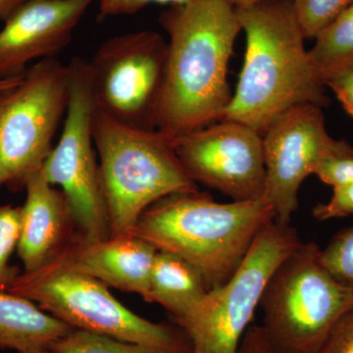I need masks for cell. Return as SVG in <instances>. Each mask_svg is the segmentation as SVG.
<instances>
[{
    "instance_id": "cell-1",
    "label": "cell",
    "mask_w": 353,
    "mask_h": 353,
    "mask_svg": "<svg viewBox=\"0 0 353 353\" xmlns=\"http://www.w3.org/2000/svg\"><path fill=\"white\" fill-rule=\"evenodd\" d=\"M168 34L157 130L172 139L222 119L232 99L228 66L241 31L228 0H188L159 16Z\"/></svg>"
},
{
    "instance_id": "cell-2",
    "label": "cell",
    "mask_w": 353,
    "mask_h": 353,
    "mask_svg": "<svg viewBox=\"0 0 353 353\" xmlns=\"http://www.w3.org/2000/svg\"><path fill=\"white\" fill-rule=\"evenodd\" d=\"M245 32V61L236 92L222 119L243 123L263 134L279 116L297 106L327 105L292 0H265L238 7Z\"/></svg>"
},
{
    "instance_id": "cell-3",
    "label": "cell",
    "mask_w": 353,
    "mask_h": 353,
    "mask_svg": "<svg viewBox=\"0 0 353 353\" xmlns=\"http://www.w3.org/2000/svg\"><path fill=\"white\" fill-rule=\"evenodd\" d=\"M276 219L265 197L221 203L197 190L159 199L129 234L194 265L210 290L231 279L262 230Z\"/></svg>"
},
{
    "instance_id": "cell-4",
    "label": "cell",
    "mask_w": 353,
    "mask_h": 353,
    "mask_svg": "<svg viewBox=\"0 0 353 353\" xmlns=\"http://www.w3.org/2000/svg\"><path fill=\"white\" fill-rule=\"evenodd\" d=\"M92 134L111 236L129 234L159 199L199 190L176 157L173 139L157 130L127 126L95 109Z\"/></svg>"
},
{
    "instance_id": "cell-5",
    "label": "cell",
    "mask_w": 353,
    "mask_h": 353,
    "mask_svg": "<svg viewBox=\"0 0 353 353\" xmlns=\"http://www.w3.org/2000/svg\"><path fill=\"white\" fill-rule=\"evenodd\" d=\"M315 243L301 241L265 287L261 325L279 353H316L334 325L353 308V292L322 261Z\"/></svg>"
},
{
    "instance_id": "cell-6",
    "label": "cell",
    "mask_w": 353,
    "mask_h": 353,
    "mask_svg": "<svg viewBox=\"0 0 353 353\" xmlns=\"http://www.w3.org/2000/svg\"><path fill=\"white\" fill-rule=\"evenodd\" d=\"M8 292L73 329L137 343L154 353H192L189 336L181 327L141 317L121 303L108 285L54 262L23 271Z\"/></svg>"
},
{
    "instance_id": "cell-7",
    "label": "cell",
    "mask_w": 353,
    "mask_h": 353,
    "mask_svg": "<svg viewBox=\"0 0 353 353\" xmlns=\"http://www.w3.org/2000/svg\"><path fill=\"white\" fill-rule=\"evenodd\" d=\"M69 92L68 64L48 58L0 92V189L25 190L28 179L43 166L66 115Z\"/></svg>"
},
{
    "instance_id": "cell-8",
    "label": "cell",
    "mask_w": 353,
    "mask_h": 353,
    "mask_svg": "<svg viewBox=\"0 0 353 353\" xmlns=\"http://www.w3.org/2000/svg\"><path fill=\"white\" fill-rule=\"evenodd\" d=\"M301 243L290 223L274 220L262 230L231 279L208 290L187 317L176 322L189 336L192 353L238 352L272 274Z\"/></svg>"
},
{
    "instance_id": "cell-9",
    "label": "cell",
    "mask_w": 353,
    "mask_h": 353,
    "mask_svg": "<svg viewBox=\"0 0 353 353\" xmlns=\"http://www.w3.org/2000/svg\"><path fill=\"white\" fill-rule=\"evenodd\" d=\"M68 67L69 102L63 130L44 162L43 174L66 197L77 236L104 240L111 236L110 225L92 134L95 106L88 60L74 57Z\"/></svg>"
},
{
    "instance_id": "cell-10",
    "label": "cell",
    "mask_w": 353,
    "mask_h": 353,
    "mask_svg": "<svg viewBox=\"0 0 353 353\" xmlns=\"http://www.w3.org/2000/svg\"><path fill=\"white\" fill-rule=\"evenodd\" d=\"M167 41L145 30L113 37L88 60L95 109L132 128L157 130Z\"/></svg>"
},
{
    "instance_id": "cell-11",
    "label": "cell",
    "mask_w": 353,
    "mask_h": 353,
    "mask_svg": "<svg viewBox=\"0 0 353 353\" xmlns=\"http://www.w3.org/2000/svg\"><path fill=\"white\" fill-rule=\"evenodd\" d=\"M173 145L183 169L196 183L233 201L265 197L263 137L252 127L220 120L176 137Z\"/></svg>"
},
{
    "instance_id": "cell-12",
    "label": "cell",
    "mask_w": 353,
    "mask_h": 353,
    "mask_svg": "<svg viewBox=\"0 0 353 353\" xmlns=\"http://www.w3.org/2000/svg\"><path fill=\"white\" fill-rule=\"evenodd\" d=\"M266 192L278 221L289 224L299 208V194L323 160L353 150L347 141L330 136L322 108L313 104L290 109L262 134Z\"/></svg>"
},
{
    "instance_id": "cell-13",
    "label": "cell",
    "mask_w": 353,
    "mask_h": 353,
    "mask_svg": "<svg viewBox=\"0 0 353 353\" xmlns=\"http://www.w3.org/2000/svg\"><path fill=\"white\" fill-rule=\"evenodd\" d=\"M97 0H25L0 31V80L22 76L32 62L55 58Z\"/></svg>"
},
{
    "instance_id": "cell-14",
    "label": "cell",
    "mask_w": 353,
    "mask_h": 353,
    "mask_svg": "<svg viewBox=\"0 0 353 353\" xmlns=\"http://www.w3.org/2000/svg\"><path fill=\"white\" fill-rule=\"evenodd\" d=\"M157 252L150 243L131 234L99 241H83L76 236L50 262L143 297Z\"/></svg>"
},
{
    "instance_id": "cell-15",
    "label": "cell",
    "mask_w": 353,
    "mask_h": 353,
    "mask_svg": "<svg viewBox=\"0 0 353 353\" xmlns=\"http://www.w3.org/2000/svg\"><path fill=\"white\" fill-rule=\"evenodd\" d=\"M25 190L17 252L24 272H32L54 259L77 231L66 197L48 183L43 167L28 179Z\"/></svg>"
},
{
    "instance_id": "cell-16",
    "label": "cell",
    "mask_w": 353,
    "mask_h": 353,
    "mask_svg": "<svg viewBox=\"0 0 353 353\" xmlns=\"http://www.w3.org/2000/svg\"><path fill=\"white\" fill-rule=\"evenodd\" d=\"M72 330L29 299L0 290V350L32 353L50 347Z\"/></svg>"
},
{
    "instance_id": "cell-17",
    "label": "cell",
    "mask_w": 353,
    "mask_h": 353,
    "mask_svg": "<svg viewBox=\"0 0 353 353\" xmlns=\"http://www.w3.org/2000/svg\"><path fill=\"white\" fill-rule=\"evenodd\" d=\"M208 290L194 265L173 253L157 252L143 299L167 309L179 322L201 303Z\"/></svg>"
},
{
    "instance_id": "cell-18",
    "label": "cell",
    "mask_w": 353,
    "mask_h": 353,
    "mask_svg": "<svg viewBox=\"0 0 353 353\" xmlns=\"http://www.w3.org/2000/svg\"><path fill=\"white\" fill-rule=\"evenodd\" d=\"M309 58L319 80L327 83L353 70V6L316 36Z\"/></svg>"
},
{
    "instance_id": "cell-19",
    "label": "cell",
    "mask_w": 353,
    "mask_h": 353,
    "mask_svg": "<svg viewBox=\"0 0 353 353\" xmlns=\"http://www.w3.org/2000/svg\"><path fill=\"white\" fill-rule=\"evenodd\" d=\"M55 353H154L143 345L73 329L48 347Z\"/></svg>"
},
{
    "instance_id": "cell-20",
    "label": "cell",
    "mask_w": 353,
    "mask_h": 353,
    "mask_svg": "<svg viewBox=\"0 0 353 353\" xmlns=\"http://www.w3.org/2000/svg\"><path fill=\"white\" fill-rule=\"evenodd\" d=\"M21 208L0 205V290L8 292L22 272L9 263L20 239Z\"/></svg>"
},
{
    "instance_id": "cell-21",
    "label": "cell",
    "mask_w": 353,
    "mask_h": 353,
    "mask_svg": "<svg viewBox=\"0 0 353 353\" xmlns=\"http://www.w3.org/2000/svg\"><path fill=\"white\" fill-rule=\"evenodd\" d=\"M304 37L313 39L353 4V0H292Z\"/></svg>"
},
{
    "instance_id": "cell-22",
    "label": "cell",
    "mask_w": 353,
    "mask_h": 353,
    "mask_svg": "<svg viewBox=\"0 0 353 353\" xmlns=\"http://www.w3.org/2000/svg\"><path fill=\"white\" fill-rule=\"evenodd\" d=\"M321 255L330 273L353 292V226L336 234Z\"/></svg>"
},
{
    "instance_id": "cell-23",
    "label": "cell",
    "mask_w": 353,
    "mask_h": 353,
    "mask_svg": "<svg viewBox=\"0 0 353 353\" xmlns=\"http://www.w3.org/2000/svg\"><path fill=\"white\" fill-rule=\"evenodd\" d=\"M314 175L333 189L352 183L353 150L327 157L317 167Z\"/></svg>"
},
{
    "instance_id": "cell-24",
    "label": "cell",
    "mask_w": 353,
    "mask_h": 353,
    "mask_svg": "<svg viewBox=\"0 0 353 353\" xmlns=\"http://www.w3.org/2000/svg\"><path fill=\"white\" fill-rule=\"evenodd\" d=\"M316 353H353V308L334 325Z\"/></svg>"
},
{
    "instance_id": "cell-25",
    "label": "cell",
    "mask_w": 353,
    "mask_h": 353,
    "mask_svg": "<svg viewBox=\"0 0 353 353\" xmlns=\"http://www.w3.org/2000/svg\"><path fill=\"white\" fill-rule=\"evenodd\" d=\"M313 216L319 221L353 216V183L334 188L331 199L316 206Z\"/></svg>"
},
{
    "instance_id": "cell-26",
    "label": "cell",
    "mask_w": 353,
    "mask_h": 353,
    "mask_svg": "<svg viewBox=\"0 0 353 353\" xmlns=\"http://www.w3.org/2000/svg\"><path fill=\"white\" fill-rule=\"evenodd\" d=\"M188 0H97L99 7V17L101 19L117 16L134 15L143 10L150 4L164 6H181Z\"/></svg>"
},
{
    "instance_id": "cell-27",
    "label": "cell",
    "mask_w": 353,
    "mask_h": 353,
    "mask_svg": "<svg viewBox=\"0 0 353 353\" xmlns=\"http://www.w3.org/2000/svg\"><path fill=\"white\" fill-rule=\"evenodd\" d=\"M236 353H279L272 345L261 325L248 329Z\"/></svg>"
},
{
    "instance_id": "cell-28",
    "label": "cell",
    "mask_w": 353,
    "mask_h": 353,
    "mask_svg": "<svg viewBox=\"0 0 353 353\" xmlns=\"http://www.w3.org/2000/svg\"><path fill=\"white\" fill-rule=\"evenodd\" d=\"M348 115L353 118V70L327 83Z\"/></svg>"
},
{
    "instance_id": "cell-29",
    "label": "cell",
    "mask_w": 353,
    "mask_h": 353,
    "mask_svg": "<svg viewBox=\"0 0 353 353\" xmlns=\"http://www.w3.org/2000/svg\"><path fill=\"white\" fill-rule=\"evenodd\" d=\"M24 1L25 0H0V19L3 20L11 11Z\"/></svg>"
},
{
    "instance_id": "cell-30",
    "label": "cell",
    "mask_w": 353,
    "mask_h": 353,
    "mask_svg": "<svg viewBox=\"0 0 353 353\" xmlns=\"http://www.w3.org/2000/svg\"><path fill=\"white\" fill-rule=\"evenodd\" d=\"M25 74V73H24ZM15 77V78L6 79V80H0V92L7 90V88H12L14 85H17L18 83L22 80L23 76Z\"/></svg>"
},
{
    "instance_id": "cell-31",
    "label": "cell",
    "mask_w": 353,
    "mask_h": 353,
    "mask_svg": "<svg viewBox=\"0 0 353 353\" xmlns=\"http://www.w3.org/2000/svg\"><path fill=\"white\" fill-rule=\"evenodd\" d=\"M232 6L238 8V7H243L250 6V4L257 3V2L265 1V0H228Z\"/></svg>"
},
{
    "instance_id": "cell-32",
    "label": "cell",
    "mask_w": 353,
    "mask_h": 353,
    "mask_svg": "<svg viewBox=\"0 0 353 353\" xmlns=\"http://www.w3.org/2000/svg\"><path fill=\"white\" fill-rule=\"evenodd\" d=\"M32 353H55V352H51V350H48V348H44V350H37V352H34Z\"/></svg>"
},
{
    "instance_id": "cell-33",
    "label": "cell",
    "mask_w": 353,
    "mask_h": 353,
    "mask_svg": "<svg viewBox=\"0 0 353 353\" xmlns=\"http://www.w3.org/2000/svg\"><path fill=\"white\" fill-rule=\"evenodd\" d=\"M352 6H353V4H352Z\"/></svg>"
}]
</instances>
